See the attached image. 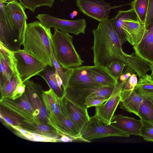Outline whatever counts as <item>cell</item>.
<instances>
[{
	"label": "cell",
	"mask_w": 153,
	"mask_h": 153,
	"mask_svg": "<svg viewBox=\"0 0 153 153\" xmlns=\"http://www.w3.org/2000/svg\"><path fill=\"white\" fill-rule=\"evenodd\" d=\"M62 100L69 114L80 133L90 120L88 108L76 104L65 97Z\"/></svg>",
	"instance_id": "e0dca14e"
},
{
	"label": "cell",
	"mask_w": 153,
	"mask_h": 153,
	"mask_svg": "<svg viewBox=\"0 0 153 153\" xmlns=\"http://www.w3.org/2000/svg\"><path fill=\"white\" fill-rule=\"evenodd\" d=\"M140 119L147 121L153 120V104L148 98L146 99L140 105L138 110Z\"/></svg>",
	"instance_id": "f546056e"
},
{
	"label": "cell",
	"mask_w": 153,
	"mask_h": 153,
	"mask_svg": "<svg viewBox=\"0 0 153 153\" xmlns=\"http://www.w3.org/2000/svg\"><path fill=\"white\" fill-rule=\"evenodd\" d=\"M76 6L84 14L99 22L108 19L110 10L119 6H111L103 0H75Z\"/></svg>",
	"instance_id": "8fae6325"
},
{
	"label": "cell",
	"mask_w": 153,
	"mask_h": 153,
	"mask_svg": "<svg viewBox=\"0 0 153 153\" xmlns=\"http://www.w3.org/2000/svg\"><path fill=\"white\" fill-rule=\"evenodd\" d=\"M0 41L12 51L20 49L18 35L14 30L5 8V3L0 1Z\"/></svg>",
	"instance_id": "7c38bea8"
},
{
	"label": "cell",
	"mask_w": 153,
	"mask_h": 153,
	"mask_svg": "<svg viewBox=\"0 0 153 153\" xmlns=\"http://www.w3.org/2000/svg\"><path fill=\"white\" fill-rule=\"evenodd\" d=\"M116 31L121 41H128L131 45H136L142 40L147 30L145 24L138 19L133 9L119 10L114 17Z\"/></svg>",
	"instance_id": "3957f363"
},
{
	"label": "cell",
	"mask_w": 153,
	"mask_h": 153,
	"mask_svg": "<svg viewBox=\"0 0 153 153\" xmlns=\"http://www.w3.org/2000/svg\"><path fill=\"white\" fill-rule=\"evenodd\" d=\"M73 69L68 85L103 87L96 82L90 77L86 69V66L73 68Z\"/></svg>",
	"instance_id": "603a6c76"
},
{
	"label": "cell",
	"mask_w": 153,
	"mask_h": 153,
	"mask_svg": "<svg viewBox=\"0 0 153 153\" xmlns=\"http://www.w3.org/2000/svg\"><path fill=\"white\" fill-rule=\"evenodd\" d=\"M110 124L128 133L130 135L140 136V130L142 125L141 119L117 114L114 116Z\"/></svg>",
	"instance_id": "ac0fdd59"
},
{
	"label": "cell",
	"mask_w": 153,
	"mask_h": 153,
	"mask_svg": "<svg viewBox=\"0 0 153 153\" xmlns=\"http://www.w3.org/2000/svg\"><path fill=\"white\" fill-rule=\"evenodd\" d=\"M25 85L24 83H21L17 86L12 96L9 98L15 100L21 97L25 91Z\"/></svg>",
	"instance_id": "8d00e7d4"
},
{
	"label": "cell",
	"mask_w": 153,
	"mask_h": 153,
	"mask_svg": "<svg viewBox=\"0 0 153 153\" xmlns=\"http://www.w3.org/2000/svg\"><path fill=\"white\" fill-rule=\"evenodd\" d=\"M88 73L93 80L103 87H114L118 82L111 75L106 67L96 65L86 66Z\"/></svg>",
	"instance_id": "44dd1931"
},
{
	"label": "cell",
	"mask_w": 153,
	"mask_h": 153,
	"mask_svg": "<svg viewBox=\"0 0 153 153\" xmlns=\"http://www.w3.org/2000/svg\"><path fill=\"white\" fill-rule=\"evenodd\" d=\"M52 60L53 65L62 82V86L65 91L67 88L70 78L73 72V68H66L59 64L56 60L53 50L52 52Z\"/></svg>",
	"instance_id": "484cf974"
},
{
	"label": "cell",
	"mask_w": 153,
	"mask_h": 153,
	"mask_svg": "<svg viewBox=\"0 0 153 153\" xmlns=\"http://www.w3.org/2000/svg\"><path fill=\"white\" fill-rule=\"evenodd\" d=\"M0 102L1 106L23 120L34 117L33 108L25 92L21 97L16 100L7 98L0 100Z\"/></svg>",
	"instance_id": "2e32d148"
},
{
	"label": "cell",
	"mask_w": 153,
	"mask_h": 153,
	"mask_svg": "<svg viewBox=\"0 0 153 153\" xmlns=\"http://www.w3.org/2000/svg\"><path fill=\"white\" fill-rule=\"evenodd\" d=\"M3 107V106H2ZM1 107L0 115L1 118L7 125L21 127L22 120L13 112L3 107Z\"/></svg>",
	"instance_id": "4dcf8cb0"
},
{
	"label": "cell",
	"mask_w": 153,
	"mask_h": 153,
	"mask_svg": "<svg viewBox=\"0 0 153 153\" xmlns=\"http://www.w3.org/2000/svg\"><path fill=\"white\" fill-rule=\"evenodd\" d=\"M77 12L76 11H74L71 13L70 15L71 17V18H73L74 16H76L77 14Z\"/></svg>",
	"instance_id": "f35d334b"
},
{
	"label": "cell",
	"mask_w": 153,
	"mask_h": 153,
	"mask_svg": "<svg viewBox=\"0 0 153 153\" xmlns=\"http://www.w3.org/2000/svg\"><path fill=\"white\" fill-rule=\"evenodd\" d=\"M18 75L22 83L39 74L48 66L24 50L13 51Z\"/></svg>",
	"instance_id": "52a82bcc"
},
{
	"label": "cell",
	"mask_w": 153,
	"mask_h": 153,
	"mask_svg": "<svg viewBox=\"0 0 153 153\" xmlns=\"http://www.w3.org/2000/svg\"><path fill=\"white\" fill-rule=\"evenodd\" d=\"M146 99L134 89L127 90L122 89L120 102V108L139 116V108Z\"/></svg>",
	"instance_id": "ffe728a7"
},
{
	"label": "cell",
	"mask_w": 153,
	"mask_h": 153,
	"mask_svg": "<svg viewBox=\"0 0 153 153\" xmlns=\"http://www.w3.org/2000/svg\"><path fill=\"white\" fill-rule=\"evenodd\" d=\"M135 73L136 72L133 69L128 67L124 73L120 76L118 80L121 81H126L133 74Z\"/></svg>",
	"instance_id": "74e56055"
},
{
	"label": "cell",
	"mask_w": 153,
	"mask_h": 153,
	"mask_svg": "<svg viewBox=\"0 0 153 153\" xmlns=\"http://www.w3.org/2000/svg\"><path fill=\"white\" fill-rule=\"evenodd\" d=\"M126 66L123 62L119 60H115L107 66V68L111 74L117 81L123 73V69Z\"/></svg>",
	"instance_id": "1f68e13d"
},
{
	"label": "cell",
	"mask_w": 153,
	"mask_h": 153,
	"mask_svg": "<svg viewBox=\"0 0 153 153\" xmlns=\"http://www.w3.org/2000/svg\"><path fill=\"white\" fill-rule=\"evenodd\" d=\"M38 75L44 79L50 89H52L59 98L64 97L65 92L62 86V81L54 66L48 65Z\"/></svg>",
	"instance_id": "7402d4cb"
},
{
	"label": "cell",
	"mask_w": 153,
	"mask_h": 153,
	"mask_svg": "<svg viewBox=\"0 0 153 153\" xmlns=\"http://www.w3.org/2000/svg\"><path fill=\"white\" fill-rule=\"evenodd\" d=\"M16 75V60L13 51L0 43V87L9 82Z\"/></svg>",
	"instance_id": "9a60e30c"
},
{
	"label": "cell",
	"mask_w": 153,
	"mask_h": 153,
	"mask_svg": "<svg viewBox=\"0 0 153 153\" xmlns=\"http://www.w3.org/2000/svg\"><path fill=\"white\" fill-rule=\"evenodd\" d=\"M141 120L142 125L140 136L147 141L153 142V120L147 121Z\"/></svg>",
	"instance_id": "d6a6232c"
},
{
	"label": "cell",
	"mask_w": 153,
	"mask_h": 153,
	"mask_svg": "<svg viewBox=\"0 0 153 153\" xmlns=\"http://www.w3.org/2000/svg\"><path fill=\"white\" fill-rule=\"evenodd\" d=\"M5 8L12 25L18 35L19 43L23 45L27 25L25 9L17 0L5 3Z\"/></svg>",
	"instance_id": "4fadbf2b"
},
{
	"label": "cell",
	"mask_w": 153,
	"mask_h": 153,
	"mask_svg": "<svg viewBox=\"0 0 153 153\" xmlns=\"http://www.w3.org/2000/svg\"><path fill=\"white\" fill-rule=\"evenodd\" d=\"M114 21V17L99 22L97 27L92 30L94 64L107 67L112 62L119 60L133 69L140 78L151 71V64L135 53L129 54L123 51V43L116 31Z\"/></svg>",
	"instance_id": "6da1fadb"
},
{
	"label": "cell",
	"mask_w": 153,
	"mask_h": 153,
	"mask_svg": "<svg viewBox=\"0 0 153 153\" xmlns=\"http://www.w3.org/2000/svg\"><path fill=\"white\" fill-rule=\"evenodd\" d=\"M134 89L146 98L153 95V80L151 75L146 74L139 78Z\"/></svg>",
	"instance_id": "d4e9b609"
},
{
	"label": "cell",
	"mask_w": 153,
	"mask_h": 153,
	"mask_svg": "<svg viewBox=\"0 0 153 153\" xmlns=\"http://www.w3.org/2000/svg\"><path fill=\"white\" fill-rule=\"evenodd\" d=\"M108 98L97 95H90L85 99V104L87 108L91 107L100 106L105 102Z\"/></svg>",
	"instance_id": "836d02e7"
},
{
	"label": "cell",
	"mask_w": 153,
	"mask_h": 153,
	"mask_svg": "<svg viewBox=\"0 0 153 153\" xmlns=\"http://www.w3.org/2000/svg\"><path fill=\"white\" fill-rule=\"evenodd\" d=\"M149 0H134L131 3V8L136 13L138 19L145 24L147 13Z\"/></svg>",
	"instance_id": "4316f807"
},
{
	"label": "cell",
	"mask_w": 153,
	"mask_h": 153,
	"mask_svg": "<svg viewBox=\"0 0 153 153\" xmlns=\"http://www.w3.org/2000/svg\"><path fill=\"white\" fill-rule=\"evenodd\" d=\"M126 81L118 82L107 100L102 104L95 108V115L104 122L110 124L117 107L120 103L121 93Z\"/></svg>",
	"instance_id": "5bb4252c"
},
{
	"label": "cell",
	"mask_w": 153,
	"mask_h": 153,
	"mask_svg": "<svg viewBox=\"0 0 153 153\" xmlns=\"http://www.w3.org/2000/svg\"><path fill=\"white\" fill-rule=\"evenodd\" d=\"M153 104V95L149 96L148 98Z\"/></svg>",
	"instance_id": "b9f144b4"
},
{
	"label": "cell",
	"mask_w": 153,
	"mask_h": 153,
	"mask_svg": "<svg viewBox=\"0 0 153 153\" xmlns=\"http://www.w3.org/2000/svg\"><path fill=\"white\" fill-rule=\"evenodd\" d=\"M25 85V92L34 110V117L50 125V119L43 103L42 86L30 79L24 82Z\"/></svg>",
	"instance_id": "30bf717a"
},
{
	"label": "cell",
	"mask_w": 153,
	"mask_h": 153,
	"mask_svg": "<svg viewBox=\"0 0 153 153\" xmlns=\"http://www.w3.org/2000/svg\"><path fill=\"white\" fill-rule=\"evenodd\" d=\"M21 127L48 137L58 138L60 137L55 128L35 117L27 120H22Z\"/></svg>",
	"instance_id": "d6986e66"
},
{
	"label": "cell",
	"mask_w": 153,
	"mask_h": 153,
	"mask_svg": "<svg viewBox=\"0 0 153 153\" xmlns=\"http://www.w3.org/2000/svg\"><path fill=\"white\" fill-rule=\"evenodd\" d=\"M153 21V0H149L148 9L145 25L147 28Z\"/></svg>",
	"instance_id": "d590c367"
},
{
	"label": "cell",
	"mask_w": 153,
	"mask_h": 153,
	"mask_svg": "<svg viewBox=\"0 0 153 153\" xmlns=\"http://www.w3.org/2000/svg\"><path fill=\"white\" fill-rule=\"evenodd\" d=\"M15 131V133L19 137L23 139L33 141L45 142H59V138H52L30 132L21 127L11 126Z\"/></svg>",
	"instance_id": "cb8c5ba5"
},
{
	"label": "cell",
	"mask_w": 153,
	"mask_h": 153,
	"mask_svg": "<svg viewBox=\"0 0 153 153\" xmlns=\"http://www.w3.org/2000/svg\"><path fill=\"white\" fill-rule=\"evenodd\" d=\"M73 36L69 33L54 28L51 42L55 58L62 66L69 68L79 67L84 62L76 51Z\"/></svg>",
	"instance_id": "277c9868"
},
{
	"label": "cell",
	"mask_w": 153,
	"mask_h": 153,
	"mask_svg": "<svg viewBox=\"0 0 153 153\" xmlns=\"http://www.w3.org/2000/svg\"><path fill=\"white\" fill-rule=\"evenodd\" d=\"M42 96L49 118L50 125L57 130L60 136L65 135L76 138L68 131L64 124L60 105L61 98L51 89L47 91L43 90Z\"/></svg>",
	"instance_id": "8992f818"
},
{
	"label": "cell",
	"mask_w": 153,
	"mask_h": 153,
	"mask_svg": "<svg viewBox=\"0 0 153 153\" xmlns=\"http://www.w3.org/2000/svg\"><path fill=\"white\" fill-rule=\"evenodd\" d=\"M14 0H0V1L3 3H9L13 1Z\"/></svg>",
	"instance_id": "60d3db41"
},
{
	"label": "cell",
	"mask_w": 153,
	"mask_h": 153,
	"mask_svg": "<svg viewBox=\"0 0 153 153\" xmlns=\"http://www.w3.org/2000/svg\"><path fill=\"white\" fill-rule=\"evenodd\" d=\"M62 0V1H63V0Z\"/></svg>",
	"instance_id": "7bdbcfd3"
},
{
	"label": "cell",
	"mask_w": 153,
	"mask_h": 153,
	"mask_svg": "<svg viewBox=\"0 0 153 153\" xmlns=\"http://www.w3.org/2000/svg\"><path fill=\"white\" fill-rule=\"evenodd\" d=\"M137 75L135 73L133 74L127 80L123 89L127 90H133L137 83Z\"/></svg>",
	"instance_id": "e575fe53"
},
{
	"label": "cell",
	"mask_w": 153,
	"mask_h": 153,
	"mask_svg": "<svg viewBox=\"0 0 153 153\" xmlns=\"http://www.w3.org/2000/svg\"><path fill=\"white\" fill-rule=\"evenodd\" d=\"M36 18L46 27H51L75 35L85 33L86 23L84 19L70 20L59 19L47 14H39Z\"/></svg>",
	"instance_id": "9c48e42d"
},
{
	"label": "cell",
	"mask_w": 153,
	"mask_h": 153,
	"mask_svg": "<svg viewBox=\"0 0 153 153\" xmlns=\"http://www.w3.org/2000/svg\"><path fill=\"white\" fill-rule=\"evenodd\" d=\"M22 83L18 75L14 76L11 80L0 87L1 99L4 100L10 98L17 86Z\"/></svg>",
	"instance_id": "83f0119b"
},
{
	"label": "cell",
	"mask_w": 153,
	"mask_h": 153,
	"mask_svg": "<svg viewBox=\"0 0 153 153\" xmlns=\"http://www.w3.org/2000/svg\"><path fill=\"white\" fill-rule=\"evenodd\" d=\"M151 74L150 75L152 77V79L153 80V64L151 65Z\"/></svg>",
	"instance_id": "ab89813d"
},
{
	"label": "cell",
	"mask_w": 153,
	"mask_h": 153,
	"mask_svg": "<svg viewBox=\"0 0 153 153\" xmlns=\"http://www.w3.org/2000/svg\"><path fill=\"white\" fill-rule=\"evenodd\" d=\"M85 142L94 139L112 136L129 137L128 133L103 122L95 115L90 117L88 122L80 132Z\"/></svg>",
	"instance_id": "5b68a950"
},
{
	"label": "cell",
	"mask_w": 153,
	"mask_h": 153,
	"mask_svg": "<svg viewBox=\"0 0 153 153\" xmlns=\"http://www.w3.org/2000/svg\"><path fill=\"white\" fill-rule=\"evenodd\" d=\"M114 87L68 85L64 97L76 104L87 108L85 104V99L87 97L97 95L108 98Z\"/></svg>",
	"instance_id": "ba28073f"
},
{
	"label": "cell",
	"mask_w": 153,
	"mask_h": 153,
	"mask_svg": "<svg viewBox=\"0 0 153 153\" xmlns=\"http://www.w3.org/2000/svg\"><path fill=\"white\" fill-rule=\"evenodd\" d=\"M52 35L51 29L46 27L39 21L27 24L23 50L47 65L53 66L52 60Z\"/></svg>",
	"instance_id": "7a4b0ae2"
},
{
	"label": "cell",
	"mask_w": 153,
	"mask_h": 153,
	"mask_svg": "<svg viewBox=\"0 0 153 153\" xmlns=\"http://www.w3.org/2000/svg\"><path fill=\"white\" fill-rule=\"evenodd\" d=\"M25 9L29 10L34 13L36 9L39 7L46 6L51 7L54 0H18Z\"/></svg>",
	"instance_id": "f1b7e54d"
}]
</instances>
